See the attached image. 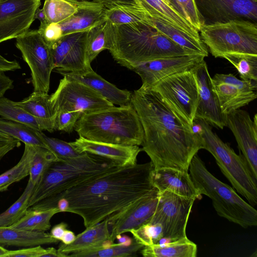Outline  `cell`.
I'll return each instance as SVG.
<instances>
[{
  "instance_id": "6da1fadb",
  "label": "cell",
  "mask_w": 257,
  "mask_h": 257,
  "mask_svg": "<svg viewBox=\"0 0 257 257\" xmlns=\"http://www.w3.org/2000/svg\"><path fill=\"white\" fill-rule=\"evenodd\" d=\"M131 104L144 131L142 144L154 169L171 167L187 171L203 140L153 87L142 85L132 92Z\"/></svg>"
},
{
  "instance_id": "7a4b0ae2",
  "label": "cell",
  "mask_w": 257,
  "mask_h": 257,
  "mask_svg": "<svg viewBox=\"0 0 257 257\" xmlns=\"http://www.w3.org/2000/svg\"><path fill=\"white\" fill-rule=\"evenodd\" d=\"M153 170L151 161L118 166L73 187L60 199L64 198L67 202L66 212L81 216L86 228L156 190L152 181Z\"/></svg>"
},
{
  "instance_id": "3957f363",
  "label": "cell",
  "mask_w": 257,
  "mask_h": 257,
  "mask_svg": "<svg viewBox=\"0 0 257 257\" xmlns=\"http://www.w3.org/2000/svg\"><path fill=\"white\" fill-rule=\"evenodd\" d=\"M118 166L107 159L86 153L54 161L35 186L29 208L43 210L56 207L60 197L70 189Z\"/></svg>"
},
{
  "instance_id": "277c9868",
  "label": "cell",
  "mask_w": 257,
  "mask_h": 257,
  "mask_svg": "<svg viewBox=\"0 0 257 257\" xmlns=\"http://www.w3.org/2000/svg\"><path fill=\"white\" fill-rule=\"evenodd\" d=\"M112 26L109 51L118 64L131 70L143 62L197 54L185 50L146 21Z\"/></svg>"
},
{
  "instance_id": "5b68a950",
  "label": "cell",
  "mask_w": 257,
  "mask_h": 257,
  "mask_svg": "<svg viewBox=\"0 0 257 257\" xmlns=\"http://www.w3.org/2000/svg\"><path fill=\"white\" fill-rule=\"evenodd\" d=\"M74 130L79 137L106 143L140 146L144 140L142 125L132 104L83 114Z\"/></svg>"
},
{
  "instance_id": "8992f818",
  "label": "cell",
  "mask_w": 257,
  "mask_h": 257,
  "mask_svg": "<svg viewBox=\"0 0 257 257\" xmlns=\"http://www.w3.org/2000/svg\"><path fill=\"white\" fill-rule=\"evenodd\" d=\"M189 171L197 190L211 199L219 216L244 228L257 225L256 210L213 176L197 154L192 158Z\"/></svg>"
},
{
  "instance_id": "52a82bcc",
  "label": "cell",
  "mask_w": 257,
  "mask_h": 257,
  "mask_svg": "<svg viewBox=\"0 0 257 257\" xmlns=\"http://www.w3.org/2000/svg\"><path fill=\"white\" fill-rule=\"evenodd\" d=\"M210 125L205 120H194L193 130L199 134L203 140L202 149L207 150L214 157L222 173L237 192L249 204L256 205L257 179L242 155H237L229 145L223 142Z\"/></svg>"
},
{
  "instance_id": "ba28073f",
  "label": "cell",
  "mask_w": 257,
  "mask_h": 257,
  "mask_svg": "<svg viewBox=\"0 0 257 257\" xmlns=\"http://www.w3.org/2000/svg\"><path fill=\"white\" fill-rule=\"evenodd\" d=\"M200 38L215 58L233 54L257 55V23L235 20L203 24Z\"/></svg>"
},
{
  "instance_id": "9c48e42d",
  "label": "cell",
  "mask_w": 257,
  "mask_h": 257,
  "mask_svg": "<svg viewBox=\"0 0 257 257\" xmlns=\"http://www.w3.org/2000/svg\"><path fill=\"white\" fill-rule=\"evenodd\" d=\"M153 87L177 114L192 126L199 98L192 69L168 76Z\"/></svg>"
},
{
  "instance_id": "30bf717a",
  "label": "cell",
  "mask_w": 257,
  "mask_h": 257,
  "mask_svg": "<svg viewBox=\"0 0 257 257\" xmlns=\"http://www.w3.org/2000/svg\"><path fill=\"white\" fill-rule=\"evenodd\" d=\"M16 39V46L30 68L34 91L48 93L54 69L50 47L38 30H29Z\"/></svg>"
},
{
  "instance_id": "8fae6325",
  "label": "cell",
  "mask_w": 257,
  "mask_h": 257,
  "mask_svg": "<svg viewBox=\"0 0 257 257\" xmlns=\"http://www.w3.org/2000/svg\"><path fill=\"white\" fill-rule=\"evenodd\" d=\"M50 102L56 114L61 110L88 114L114 106L88 86L65 76L50 95Z\"/></svg>"
},
{
  "instance_id": "7c38bea8",
  "label": "cell",
  "mask_w": 257,
  "mask_h": 257,
  "mask_svg": "<svg viewBox=\"0 0 257 257\" xmlns=\"http://www.w3.org/2000/svg\"><path fill=\"white\" fill-rule=\"evenodd\" d=\"M195 200L168 191L159 193L156 210L149 222L162 225L165 240L187 237V224Z\"/></svg>"
},
{
  "instance_id": "4fadbf2b",
  "label": "cell",
  "mask_w": 257,
  "mask_h": 257,
  "mask_svg": "<svg viewBox=\"0 0 257 257\" xmlns=\"http://www.w3.org/2000/svg\"><path fill=\"white\" fill-rule=\"evenodd\" d=\"M88 32L65 35L50 47L57 72H86L92 69L86 53Z\"/></svg>"
},
{
  "instance_id": "5bb4252c",
  "label": "cell",
  "mask_w": 257,
  "mask_h": 257,
  "mask_svg": "<svg viewBox=\"0 0 257 257\" xmlns=\"http://www.w3.org/2000/svg\"><path fill=\"white\" fill-rule=\"evenodd\" d=\"M211 80L222 112L226 115L256 98L257 82L239 79L230 73H216Z\"/></svg>"
},
{
  "instance_id": "9a60e30c",
  "label": "cell",
  "mask_w": 257,
  "mask_h": 257,
  "mask_svg": "<svg viewBox=\"0 0 257 257\" xmlns=\"http://www.w3.org/2000/svg\"><path fill=\"white\" fill-rule=\"evenodd\" d=\"M41 0H3L0 2V43L17 38L29 30Z\"/></svg>"
},
{
  "instance_id": "2e32d148",
  "label": "cell",
  "mask_w": 257,
  "mask_h": 257,
  "mask_svg": "<svg viewBox=\"0 0 257 257\" xmlns=\"http://www.w3.org/2000/svg\"><path fill=\"white\" fill-rule=\"evenodd\" d=\"M194 2L203 24L225 23L235 20L257 23L256 0H194Z\"/></svg>"
},
{
  "instance_id": "e0dca14e",
  "label": "cell",
  "mask_w": 257,
  "mask_h": 257,
  "mask_svg": "<svg viewBox=\"0 0 257 257\" xmlns=\"http://www.w3.org/2000/svg\"><path fill=\"white\" fill-rule=\"evenodd\" d=\"M204 58L200 54L164 57L140 63L132 70L141 77L142 85L153 87L168 76L192 69Z\"/></svg>"
},
{
  "instance_id": "ac0fdd59",
  "label": "cell",
  "mask_w": 257,
  "mask_h": 257,
  "mask_svg": "<svg viewBox=\"0 0 257 257\" xmlns=\"http://www.w3.org/2000/svg\"><path fill=\"white\" fill-rule=\"evenodd\" d=\"M198 85L199 98L195 119H202L211 125L223 129L227 126V115L222 112L213 91L211 77L203 60L192 69Z\"/></svg>"
},
{
  "instance_id": "d6986e66",
  "label": "cell",
  "mask_w": 257,
  "mask_h": 257,
  "mask_svg": "<svg viewBox=\"0 0 257 257\" xmlns=\"http://www.w3.org/2000/svg\"><path fill=\"white\" fill-rule=\"evenodd\" d=\"M227 126L233 133L238 148L257 179V114L252 120L246 111L236 109L227 115Z\"/></svg>"
},
{
  "instance_id": "ffe728a7",
  "label": "cell",
  "mask_w": 257,
  "mask_h": 257,
  "mask_svg": "<svg viewBox=\"0 0 257 257\" xmlns=\"http://www.w3.org/2000/svg\"><path fill=\"white\" fill-rule=\"evenodd\" d=\"M159 198L157 189L124 210L108 218L110 238L113 242L117 235L136 229L149 222L156 210Z\"/></svg>"
},
{
  "instance_id": "44dd1931",
  "label": "cell",
  "mask_w": 257,
  "mask_h": 257,
  "mask_svg": "<svg viewBox=\"0 0 257 257\" xmlns=\"http://www.w3.org/2000/svg\"><path fill=\"white\" fill-rule=\"evenodd\" d=\"M70 144L79 153H86L107 159L120 167L133 166L142 151L139 146H125L96 142L79 137Z\"/></svg>"
},
{
  "instance_id": "7402d4cb",
  "label": "cell",
  "mask_w": 257,
  "mask_h": 257,
  "mask_svg": "<svg viewBox=\"0 0 257 257\" xmlns=\"http://www.w3.org/2000/svg\"><path fill=\"white\" fill-rule=\"evenodd\" d=\"M152 181L159 193L168 191L183 197L200 199L188 171L171 167L153 170Z\"/></svg>"
},
{
  "instance_id": "603a6c76",
  "label": "cell",
  "mask_w": 257,
  "mask_h": 257,
  "mask_svg": "<svg viewBox=\"0 0 257 257\" xmlns=\"http://www.w3.org/2000/svg\"><path fill=\"white\" fill-rule=\"evenodd\" d=\"M107 7L103 4L90 1L78 0L77 10L65 21L58 23L62 36L89 31L106 21Z\"/></svg>"
},
{
  "instance_id": "cb8c5ba5",
  "label": "cell",
  "mask_w": 257,
  "mask_h": 257,
  "mask_svg": "<svg viewBox=\"0 0 257 257\" xmlns=\"http://www.w3.org/2000/svg\"><path fill=\"white\" fill-rule=\"evenodd\" d=\"M57 72L67 78L88 86L113 105L125 106L131 104L132 92L119 89L97 74L92 69L86 72Z\"/></svg>"
},
{
  "instance_id": "d4e9b609",
  "label": "cell",
  "mask_w": 257,
  "mask_h": 257,
  "mask_svg": "<svg viewBox=\"0 0 257 257\" xmlns=\"http://www.w3.org/2000/svg\"><path fill=\"white\" fill-rule=\"evenodd\" d=\"M112 243L107 218L86 227L84 231L76 236V238L71 243H61L57 250L66 257L69 256L70 253L106 247Z\"/></svg>"
},
{
  "instance_id": "484cf974",
  "label": "cell",
  "mask_w": 257,
  "mask_h": 257,
  "mask_svg": "<svg viewBox=\"0 0 257 257\" xmlns=\"http://www.w3.org/2000/svg\"><path fill=\"white\" fill-rule=\"evenodd\" d=\"M144 21L185 50L205 57L208 56L207 47L200 38L193 37L162 19L150 15L148 13Z\"/></svg>"
},
{
  "instance_id": "4316f807",
  "label": "cell",
  "mask_w": 257,
  "mask_h": 257,
  "mask_svg": "<svg viewBox=\"0 0 257 257\" xmlns=\"http://www.w3.org/2000/svg\"><path fill=\"white\" fill-rule=\"evenodd\" d=\"M136 1L150 15L162 19L193 37L200 38L199 32L188 20L163 0Z\"/></svg>"
},
{
  "instance_id": "83f0119b",
  "label": "cell",
  "mask_w": 257,
  "mask_h": 257,
  "mask_svg": "<svg viewBox=\"0 0 257 257\" xmlns=\"http://www.w3.org/2000/svg\"><path fill=\"white\" fill-rule=\"evenodd\" d=\"M15 103L22 107L42 124L44 130L53 132L56 112L51 102L50 95L48 93L34 91L28 97Z\"/></svg>"
},
{
  "instance_id": "f1b7e54d",
  "label": "cell",
  "mask_w": 257,
  "mask_h": 257,
  "mask_svg": "<svg viewBox=\"0 0 257 257\" xmlns=\"http://www.w3.org/2000/svg\"><path fill=\"white\" fill-rule=\"evenodd\" d=\"M59 240L45 231H36L0 227V245L31 247L43 244L57 243Z\"/></svg>"
},
{
  "instance_id": "f546056e",
  "label": "cell",
  "mask_w": 257,
  "mask_h": 257,
  "mask_svg": "<svg viewBox=\"0 0 257 257\" xmlns=\"http://www.w3.org/2000/svg\"><path fill=\"white\" fill-rule=\"evenodd\" d=\"M197 252V245L187 237L145 246L141 250L145 257H196Z\"/></svg>"
},
{
  "instance_id": "4dcf8cb0",
  "label": "cell",
  "mask_w": 257,
  "mask_h": 257,
  "mask_svg": "<svg viewBox=\"0 0 257 257\" xmlns=\"http://www.w3.org/2000/svg\"><path fill=\"white\" fill-rule=\"evenodd\" d=\"M112 32V24L106 20L89 31L86 53L88 61L90 64L101 51L111 48Z\"/></svg>"
},
{
  "instance_id": "1f68e13d",
  "label": "cell",
  "mask_w": 257,
  "mask_h": 257,
  "mask_svg": "<svg viewBox=\"0 0 257 257\" xmlns=\"http://www.w3.org/2000/svg\"><path fill=\"white\" fill-rule=\"evenodd\" d=\"M59 212L57 207L43 210L29 207L21 218L9 227L31 231H46L50 228L52 217Z\"/></svg>"
},
{
  "instance_id": "d6a6232c",
  "label": "cell",
  "mask_w": 257,
  "mask_h": 257,
  "mask_svg": "<svg viewBox=\"0 0 257 257\" xmlns=\"http://www.w3.org/2000/svg\"><path fill=\"white\" fill-rule=\"evenodd\" d=\"M37 146L25 144L24 151L19 162L0 175V192L7 191L13 183L29 175L32 162Z\"/></svg>"
},
{
  "instance_id": "836d02e7",
  "label": "cell",
  "mask_w": 257,
  "mask_h": 257,
  "mask_svg": "<svg viewBox=\"0 0 257 257\" xmlns=\"http://www.w3.org/2000/svg\"><path fill=\"white\" fill-rule=\"evenodd\" d=\"M37 130L25 124L0 117V132L24 143L47 148Z\"/></svg>"
},
{
  "instance_id": "e575fe53",
  "label": "cell",
  "mask_w": 257,
  "mask_h": 257,
  "mask_svg": "<svg viewBox=\"0 0 257 257\" xmlns=\"http://www.w3.org/2000/svg\"><path fill=\"white\" fill-rule=\"evenodd\" d=\"M147 12L139 5H117L107 8L106 20L113 25L144 21Z\"/></svg>"
},
{
  "instance_id": "d590c367",
  "label": "cell",
  "mask_w": 257,
  "mask_h": 257,
  "mask_svg": "<svg viewBox=\"0 0 257 257\" xmlns=\"http://www.w3.org/2000/svg\"><path fill=\"white\" fill-rule=\"evenodd\" d=\"M144 246L136 241L135 239L130 245L120 243H112L106 247L82 251L69 254L74 257H126L137 255V253Z\"/></svg>"
},
{
  "instance_id": "8d00e7d4",
  "label": "cell",
  "mask_w": 257,
  "mask_h": 257,
  "mask_svg": "<svg viewBox=\"0 0 257 257\" xmlns=\"http://www.w3.org/2000/svg\"><path fill=\"white\" fill-rule=\"evenodd\" d=\"M0 116L3 118L22 123L38 131L44 130L41 122L14 101L6 97L0 98Z\"/></svg>"
},
{
  "instance_id": "74e56055",
  "label": "cell",
  "mask_w": 257,
  "mask_h": 257,
  "mask_svg": "<svg viewBox=\"0 0 257 257\" xmlns=\"http://www.w3.org/2000/svg\"><path fill=\"white\" fill-rule=\"evenodd\" d=\"M78 0H45L42 8L47 21L58 24L71 17L77 10Z\"/></svg>"
},
{
  "instance_id": "f35d334b",
  "label": "cell",
  "mask_w": 257,
  "mask_h": 257,
  "mask_svg": "<svg viewBox=\"0 0 257 257\" xmlns=\"http://www.w3.org/2000/svg\"><path fill=\"white\" fill-rule=\"evenodd\" d=\"M35 185L30 181L20 197L10 207L0 213V227H8L21 218L29 208L28 203Z\"/></svg>"
},
{
  "instance_id": "ab89813d",
  "label": "cell",
  "mask_w": 257,
  "mask_h": 257,
  "mask_svg": "<svg viewBox=\"0 0 257 257\" xmlns=\"http://www.w3.org/2000/svg\"><path fill=\"white\" fill-rule=\"evenodd\" d=\"M222 58L234 66L241 79L257 82V55L233 54L224 55Z\"/></svg>"
},
{
  "instance_id": "60d3db41",
  "label": "cell",
  "mask_w": 257,
  "mask_h": 257,
  "mask_svg": "<svg viewBox=\"0 0 257 257\" xmlns=\"http://www.w3.org/2000/svg\"><path fill=\"white\" fill-rule=\"evenodd\" d=\"M58 160L55 156L46 148L36 146L30 169L29 179L36 186L52 162Z\"/></svg>"
},
{
  "instance_id": "b9f144b4",
  "label": "cell",
  "mask_w": 257,
  "mask_h": 257,
  "mask_svg": "<svg viewBox=\"0 0 257 257\" xmlns=\"http://www.w3.org/2000/svg\"><path fill=\"white\" fill-rule=\"evenodd\" d=\"M130 232L135 240L144 246L160 243L163 239V228L158 223L147 222Z\"/></svg>"
},
{
  "instance_id": "7bdbcfd3",
  "label": "cell",
  "mask_w": 257,
  "mask_h": 257,
  "mask_svg": "<svg viewBox=\"0 0 257 257\" xmlns=\"http://www.w3.org/2000/svg\"><path fill=\"white\" fill-rule=\"evenodd\" d=\"M39 136L47 149L55 156L58 160L75 158L83 153L78 152L70 143L48 137L42 131L39 132Z\"/></svg>"
},
{
  "instance_id": "ee69618b",
  "label": "cell",
  "mask_w": 257,
  "mask_h": 257,
  "mask_svg": "<svg viewBox=\"0 0 257 257\" xmlns=\"http://www.w3.org/2000/svg\"><path fill=\"white\" fill-rule=\"evenodd\" d=\"M65 257L53 247L44 248L41 245L15 250H8L4 257Z\"/></svg>"
},
{
  "instance_id": "f6af8a7d",
  "label": "cell",
  "mask_w": 257,
  "mask_h": 257,
  "mask_svg": "<svg viewBox=\"0 0 257 257\" xmlns=\"http://www.w3.org/2000/svg\"><path fill=\"white\" fill-rule=\"evenodd\" d=\"M82 114L78 111L61 110L57 112L54 119L55 130L71 133Z\"/></svg>"
},
{
  "instance_id": "bcb514c9",
  "label": "cell",
  "mask_w": 257,
  "mask_h": 257,
  "mask_svg": "<svg viewBox=\"0 0 257 257\" xmlns=\"http://www.w3.org/2000/svg\"><path fill=\"white\" fill-rule=\"evenodd\" d=\"M181 7L186 18L192 26L199 32L203 24L194 0H177Z\"/></svg>"
},
{
  "instance_id": "7dc6e473",
  "label": "cell",
  "mask_w": 257,
  "mask_h": 257,
  "mask_svg": "<svg viewBox=\"0 0 257 257\" xmlns=\"http://www.w3.org/2000/svg\"><path fill=\"white\" fill-rule=\"evenodd\" d=\"M38 30L50 47L63 37L58 24L51 23L47 21L40 23Z\"/></svg>"
},
{
  "instance_id": "c3c4849f",
  "label": "cell",
  "mask_w": 257,
  "mask_h": 257,
  "mask_svg": "<svg viewBox=\"0 0 257 257\" xmlns=\"http://www.w3.org/2000/svg\"><path fill=\"white\" fill-rule=\"evenodd\" d=\"M19 69H21V66L17 61L8 60L0 55V71H12Z\"/></svg>"
},
{
  "instance_id": "681fc988",
  "label": "cell",
  "mask_w": 257,
  "mask_h": 257,
  "mask_svg": "<svg viewBox=\"0 0 257 257\" xmlns=\"http://www.w3.org/2000/svg\"><path fill=\"white\" fill-rule=\"evenodd\" d=\"M4 72L0 71V98L4 96L7 90L14 87L13 80Z\"/></svg>"
},
{
  "instance_id": "f907efd6",
  "label": "cell",
  "mask_w": 257,
  "mask_h": 257,
  "mask_svg": "<svg viewBox=\"0 0 257 257\" xmlns=\"http://www.w3.org/2000/svg\"><path fill=\"white\" fill-rule=\"evenodd\" d=\"M104 5L107 8L117 5H138L136 0H90Z\"/></svg>"
},
{
  "instance_id": "816d5d0a",
  "label": "cell",
  "mask_w": 257,
  "mask_h": 257,
  "mask_svg": "<svg viewBox=\"0 0 257 257\" xmlns=\"http://www.w3.org/2000/svg\"><path fill=\"white\" fill-rule=\"evenodd\" d=\"M67 224L62 222L54 226L51 230L50 234L56 239L61 241V239L67 229Z\"/></svg>"
},
{
  "instance_id": "f5cc1de1",
  "label": "cell",
  "mask_w": 257,
  "mask_h": 257,
  "mask_svg": "<svg viewBox=\"0 0 257 257\" xmlns=\"http://www.w3.org/2000/svg\"><path fill=\"white\" fill-rule=\"evenodd\" d=\"M76 238V235L71 230L66 229L65 231L61 241L65 244H69L74 241Z\"/></svg>"
},
{
  "instance_id": "db71d44e",
  "label": "cell",
  "mask_w": 257,
  "mask_h": 257,
  "mask_svg": "<svg viewBox=\"0 0 257 257\" xmlns=\"http://www.w3.org/2000/svg\"><path fill=\"white\" fill-rule=\"evenodd\" d=\"M116 239L118 241V243L124 245H130L134 241V239L125 235L120 234L116 236Z\"/></svg>"
},
{
  "instance_id": "11a10c76",
  "label": "cell",
  "mask_w": 257,
  "mask_h": 257,
  "mask_svg": "<svg viewBox=\"0 0 257 257\" xmlns=\"http://www.w3.org/2000/svg\"><path fill=\"white\" fill-rule=\"evenodd\" d=\"M165 3H166L168 5H169L173 9L175 10L179 13L183 15L184 17H185V15L184 13V12L180 6V5L177 2V0H163ZM187 19V18H186Z\"/></svg>"
},
{
  "instance_id": "9f6ffc18",
  "label": "cell",
  "mask_w": 257,
  "mask_h": 257,
  "mask_svg": "<svg viewBox=\"0 0 257 257\" xmlns=\"http://www.w3.org/2000/svg\"><path fill=\"white\" fill-rule=\"evenodd\" d=\"M38 19L40 21V23H43L47 22L45 15L42 9H40L39 8L37 10L35 15V19Z\"/></svg>"
},
{
  "instance_id": "6f0895ef",
  "label": "cell",
  "mask_w": 257,
  "mask_h": 257,
  "mask_svg": "<svg viewBox=\"0 0 257 257\" xmlns=\"http://www.w3.org/2000/svg\"><path fill=\"white\" fill-rule=\"evenodd\" d=\"M8 250L5 249L4 247L0 245V257H4L5 254Z\"/></svg>"
},
{
  "instance_id": "680465c9",
  "label": "cell",
  "mask_w": 257,
  "mask_h": 257,
  "mask_svg": "<svg viewBox=\"0 0 257 257\" xmlns=\"http://www.w3.org/2000/svg\"><path fill=\"white\" fill-rule=\"evenodd\" d=\"M2 1H3V0H0V2H1Z\"/></svg>"
},
{
  "instance_id": "91938a15",
  "label": "cell",
  "mask_w": 257,
  "mask_h": 257,
  "mask_svg": "<svg viewBox=\"0 0 257 257\" xmlns=\"http://www.w3.org/2000/svg\"><path fill=\"white\" fill-rule=\"evenodd\" d=\"M256 1H257V0H256Z\"/></svg>"
},
{
  "instance_id": "94428289",
  "label": "cell",
  "mask_w": 257,
  "mask_h": 257,
  "mask_svg": "<svg viewBox=\"0 0 257 257\" xmlns=\"http://www.w3.org/2000/svg\"></svg>"
}]
</instances>
